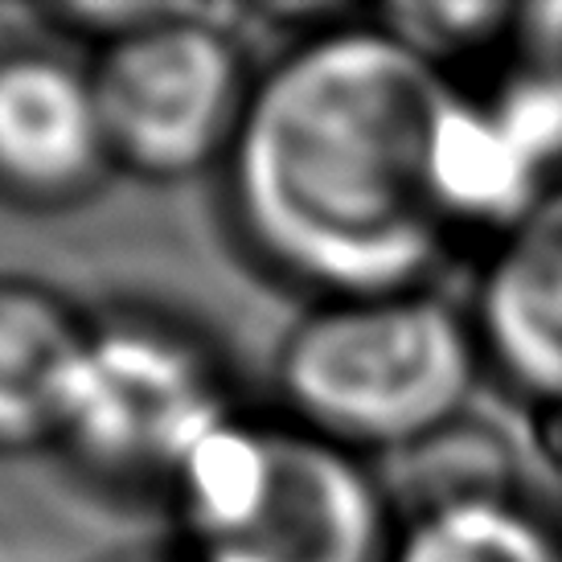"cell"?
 <instances>
[{
	"instance_id": "obj_11",
	"label": "cell",
	"mask_w": 562,
	"mask_h": 562,
	"mask_svg": "<svg viewBox=\"0 0 562 562\" xmlns=\"http://www.w3.org/2000/svg\"><path fill=\"white\" fill-rule=\"evenodd\" d=\"M505 63L521 66L526 75L542 79L562 94V0L517 4Z\"/></svg>"
},
{
	"instance_id": "obj_1",
	"label": "cell",
	"mask_w": 562,
	"mask_h": 562,
	"mask_svg": "<svg viewBox=\"0 0 562 562\" xmlns=\"http://www.w3.org/2000/svg\"><path fill=\"white\" fill-rule=\"evenodd\" d=\"M460 94L374 13L296 30L214 177L231 243L304 304L436 283L460 243L443 198Z\"/></svg>"
},
{
	"instance_id": "obj_7",
	"label": "cell",
	"mask_w": 562,
	"mask_h": 562,
	"mask_svg": "<svg viewBox=\"0 0 562 562\" xmlns=\"http://www.w3.org/2000/svg\"><path fill=\"white\" fill-rule=\"evenodd\" d=\"M469 308L493 382L562 419V177L488 243Z\"/></svg>"
},
{
	"instance_id": "obj_2",
	"label": "cell",
	"mask_w": 562,
	"mask_h": 562,
	"mask_svg": "<svg viewBox=\"0 0 562 562\" xmlns=\"http://www.w3.org/2000/svg\"><path fill=\"white\" fill-rule=\"evenodd\" d=\"M488 378L469 300L419 283L304 304L271 353V411L378 464L452 436Z\"/></svg>"
},
{
	"instance_id": "obj_3",
	"label": "cell",
	"mask_w": 562,
	"mask_h": 562,
	"mask_svg": "<svg viewBox=\"0 0 562 562\" xmlns=\"http://www.w3.org/2000/svg\"><path fill=\"white\" fill-rule=\"evenodd\" d=\"M177 562H391L403 509L378 464L276 411H238L160 501Z\"/></svg>"
},
{
	"instance_id": "obj_10",
	"label": "cell",
	"mask_w": 562,
	"mask_h": 562,
	"mask_svg": "<svg viewBox=\"0 0 562 562\" xmlns=\"http://www.w3.org/2000/svg\"><path fill=\"white\" fill-rule=\"evenodd\" d=\"M378 21L411 49L452 75V63L481 49H509L517 4H394L378 9Z\"/></svg>"
},
{
	"instance_id": "obj_5",
	"label": "cell",
	"mask_w": 562,
	"mask_h": 562,
	"mask_svg": "<svg viewBox=\"0 0 562 562\" xmlns=\"http://www.w3.org/2000/svg\"><path fill=\"white\" fill-rule=\"evenodd\" d=\"M238 13L210 4H87L54 21L91 42L87 75L120 177L186 186L218 177L259 66Z\"/></svg>"
},
{
	"instance_id": "obj_9",
	"label": "cell",
	"mask_w": 562,
	"mask_h": 562,
	"mask_svg": "<svg viewBox=\"0 0 562 562\" xmlns=\"http://www.w3.org/2000/svg\"><path fill=\"white\" fill-rule=\"evenodd\" d=\"M391 562H562V521L505 484H452L403 509Z\"/></svg>"
},
{
	"instance_id": "obj_6",
	"label": "cell",
	"mask_w": 562,
	"mask_h": 562,
	"mask_svg": "<svg viewBox=\"0 0 562 562\" xmlns=\"http://www.w3.org/2000/svg\"><path fill=\"white\" fill-rule=\"evenodd\" d=\"M115 172L87 58L54 46L0 49V205L63 214Z\"/></svg>"
},
{
	"instance_id": "obj_8",
	"label": "cell",
	"mask_w": 562,
	"mask_h": 562,
	"mask_svg": "<svg viewBox=\"0 0 562 562\" xmlns=\"http://www.w3.org/2000/svg\"><path fill=\"white\" fill-rule=\"evenodd\" d=\"M87 321L49 280L0 271V456L54 452Z\"/></svg>"
},
{
	"instance_id": "obj_4",
	"label": "cell",
	"mask_w": 562,
	"mask_h": 562,
	"mask_svg": "<svg viewBox=\"0 0 562 562\" xmlns=\"http://www.w3.org/2000/svg\"><path fill=\"white\" fill-rule=\"evenodd\" d=\"M238 403L235 361L193 316L157 300L91 308L54 452L103 493L165 501Z\"/></svg>"
}]
</instances>
